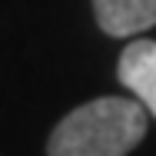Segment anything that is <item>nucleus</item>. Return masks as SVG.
Wrapping results in <instances>:
<instances>
[{"label": "nucleus", "instance_id": "nucleus-1", "mask_svg": "<svg viewBox=\"0 0 156 156\" xmlns=\"http://www.w3.org/2000/svg\"><path fill=\"white\" fill-rule=\"evenodd\" d=\"M146 136V106L140 100L100 96L66 113L50 133L47 156H126Z\"/></svg>", "mask_w": 156, "mask_h": 156}, {"label": "nucleus", "instance_id": "nucleus-2", "mask_svg": "<svg viewBox=\"0 0 156 156\" xmlns=\"http://www.w3.org/2000/svg\"><path fill=\"white\" fill-rule=\"evenodd\" d=\"M116 76L129 93L136 96L146 113L156 116V40H133L120 53V63H116Z\"/></svg>", "mask_w": 156, "mask_h": 156}, {"label": "nucleus", "instance_id": "nucleus-3", "mask_svg": "<svg viewBox=\"0 0 156 156\" xmlns=\"http://www.w3.org/2000/svg\"><path fill=\"white\" fill-rule=\"evenodd\" d=\"M93 13L110 37H136L156 27V0H93Z\"/></svg>", "mask_w": 156, "mask_h": 156}]
</instances>
